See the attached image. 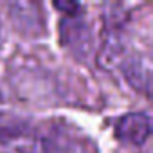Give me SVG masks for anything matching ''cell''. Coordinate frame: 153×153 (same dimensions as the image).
Here are the masks:
<instances>
[{
    "label": "cell",
    "mask_w": 153,
    "mask_h": 153,
    "mask_svg": "<svg viewBox=\"0 0 153 153\" xmlns=\"http://www.w3.org/2000/svg\"><path fill=\"white\" fill-rule=\"evenodd\" d=\"M40 146L42 153H97L96 144L88 137L65 126L47 130Z\"/></svg>",
    "instance_id": "obj_1"
},
{
    "label": "cell",
    "mask_w": 153,
    "mask_h": 153,
    "mask_svg": "<svg viewBox=\"0 0 153 153\" xmlns=\"http://www.w3.org/2000/svg\"><path fill=\"white\" fill-rule=\"evenodd\" d=\"M151 133V119L142 112H131L123 115L115 123V135L131 146H142Z\"/></svg>",
    "instance_id": "obj_2"
},
{
    "label": "cell",
    "mask_w": 153,
    "mask_h": 153,
    "mask_svg": "<svg viewBox=\"0 0 153 153\" xmlns=\"http://www.w3.org/2000/svg\"><path fill=\"white\" fill-rule=\"evenodd\" d=\"M124 76L130 81V85H133V88L137 90H144L148 92L149 88V70L146 65H142L140 58H130L126 65H123Z\"/></svg>",
    "instance_id": "obj_3"
},
{
    "label": "cell",
    "mask_w": 153,
    "mask_h": 153,
    "mask_svg": "<svg viewBox=\"0 0 153 153\" xmlns=\"http://www.w3.org/2000/svg\"><path fill=\"white\" fill-rule=\"evenodd\" d=\"M54 6H56L58 9H61L63 13H67L68 16H76V15H72V11H79V9H81V6H79V4H74V2H68V4L54 2Z\"/></svg>",
    "instance_id": "obj_4"
},
{
    "label": "cell",
    "mask_w": 153,
    "mask_h": 153,
    "mask_svg": "<svg viewBox=\"0 0 153 153\" xmlns=\"http://www.w3.org/2000/svg\"><path fill=\"white\" fill-rule=\"evenodd\" d=\"M0 117H2V96H0Z\"/></svg>",
    "instance_id": "obj_5"
}]
</instances>
